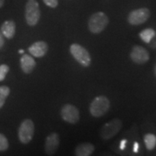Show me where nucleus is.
I'll list each match as a JSON object with an SVG mask.
<instances>
[{
    "mask_svg": "<svg viewBox=\"0 0 156 156\" xmlns=\"http://www.w3.org/2000/svg\"><path fill=\"white\" fill-rule=\"evenodd\" d=\"M109 23L108 17L103 12H97L90 17L88 29L92 34H98L106 29Z\"/></svg>",
    "mask_w": 156,
    "mask_h": 156,
    "instance_id": "obj_1",
    "label": "nucleus"
},
{
    "mask_svg": "<svg viewBox=\"0 0 156 156\" xmlns=\"http://www.w3.org/2000/svg\"><path fill=\"white\" fill-rule=\"evenodd\" d=\"M111 103L105 95H99L93 100L90 105L89 110L93 116L99 118L106 114L110 108Z\"/></svg>",
    "mask_w": 156,
    "mask_h": 156,
    "instance_id": "obj_2",
    "label": "nucleus"
},
{
    "mask_svg": "<svg viewBox=\"0 0 156 156\" xmlns=\"http://www.w3.org/2000/svg\"><path fill=\"white\" fill-rule=\"evenodd\" d=\"M25 16L28 25L35 26L38 24L41 17V10L37 0H28L25 5Z\"/></svg>",
    "mask_w": 156,
    "mask_h": 156,
    "instance_id": "obj_3",
    "label": "nucleus"
},
{
    "mask_svg": "<svg viewBox=\"0 0 156 156\" xmlns=\"http://www.w3.org/2000/svg\"><path fill=\"white\" fill-rule=\"evenodd\" d=\"M69 51L74 58L83 67H87L91 64V57L86 48L78 44H73L69 47Z\"/></svg>",
    "mask_w": 156,
    "mask_h": 156,
    "instance_id": "obj_4",
    "label": "nucleus"
},
{
    "mask_svg": "<svg viewBox=\"0 0 156 156\" xmlns=\"http://www.w3.org/2000/svg\"><path fill=\"white\" fill-rule=\"evenodd\" d=\"M122 122L119 119H114L106 123L101 128L100 136L103 140H108L116 136L122 128Z\"/></svg>",
    "mask_w": 156,
    "mask_h": 156,
    "instance_id": "obj_5",
    "label": "nucleus"
},
{
    "mask_svg": "<svg viewBox=\"0 0 156 156\" xmlns=\"http://www.w3.org/2000/svg\"><path fill=\"white\" fill-rule=\"evenodd\" d=\"M35 126L32 120L27 119L21 123L18 130V137L23 144H28L34 135Z\"/></svg>",
    "mask_w": 156,
    "mask_h": 156,
    "instance_id": "obj_6",
    "label": "nucleus"
},
{
    "mask_svg": "<svg viewBox=\"0 0 156 156\" xmlns=\"http://www.w3.org/2000/svg\"><path fill=\"white\" fill-rule=\"evenodd\" d=\"M151 16V11L146 7L132 10L128 15L127 21L132 25H140L145 23Z\"/></svg>",
    "mask_w": 156,
    "mask_h": 156,
    "instance_id": "obj_7",
    "label": "nucleus"
},
{
    "mask_svg": "<svg viewBox=\"0 0 156 156\" xmlns=\"http://www.w3.org/2000/svg\"><path fill=\"white\" fill-rule=\"evenodd\" d=\"M62 119L71 124H75L80 120V112L75 106L65 104L61 109Z\"/></svg>",
    "mask_w": 156,
    "mask_h": 156,
    "instance_id": "obj_8",
    "label": "nucleus"
},
{
    "mask_svg": "<svg viewBox=\"0 0 156 156\" xmlns=\"http://www.w3.org/2000/svg\"><path fill=\"white\" fill-rule=\"evenodd\" d=\"M130 58L132 61L137 64L147 63L150 59V54L147 49L141 46H134L130 53Z\"/></svg>",
    "mask_w": 156,
    "mask_h": 156,
    "instance_id": "obj_9",
    "label": "nucleus"
},
{
    "mask_svg": "<svg viewBox=\"0 0 156 156\" xmlns=\"http://www.w3.org/2000/svg\"><path fill=\"white\" fill-rule=\"evenodd\" d=\"M59 136L56 132L50 134L46 139L45 152L48 155H53L57 151L59 146Z\"/></svg>",
    "mask_w": 156,
    "mask_h": 156,
    "instance_id": "obj_10",
    "label": "nucleus"
},
{
    "mask_svg": "<svg viewBox=\"0 0 156 156\" xmlns=\"http://www.w3.org/2000/svg\"><path fill=\"white\" fill-rule=\"evenodd\" d=\"M48 44L44 41H37L33 44L28 48V51L31 55L35 57H43L48 52Z\"/></svg>",
    "mask_w": 156,
    "mask_h": 156,
    "instance_id": "obj_11",
    "label": "nucleus"
},
{
    "mask_svg": "<svg viewBox=\"0 0 156 156\" xmlns=\"http://www.w3.org/2000/svg\"><path fill=\"white\" fill-rule=\"evenodd\" d=\"M21 69L25 74H30L36 67V63L34 58L28 54H24L20 58Z\"/></svg>",
    "mask_w": 156,
    "mask_h": 156,
    "instance_id": "obj_12",
    "label": "nucleus"
},
{
    "mask_svg": "<svg viewBox=\"0 0 156 156\" xmlns=\"http://www.w3.org/2000/svg\"><path fill=\"white\" fill-rule=\"evenodd\" d=\"M95 147L92 143L84 142L76 147L75 154L77 156H90L94 153Z\"/></svg>",
    "mask_w": 156,
    "mask_h": 156,
    "instance_id": "obj_13",
    "label": "nucleus"
},
{
    "mask_svg": "<svg viewBox=\"0 0 156 156\" xmlns=\"http://www.w3.org/2000/svg\"><path fill=\"white\" fill-rule=\"evenodd\" d=\"M16 31V25L13 20H6L1 26V32L7 38L11 39L14 37Z\"/></svg>",
    "mask_w": 156,
    "mask_h": 156,
    "instance_id": "obj_14",
    "label": "nucleus"
},
{
    "mask_svg": "<svg viewBox=\"0 0 156 156\" xmlns=\"http://www.w3.org/2000/svg\"><path fill=\"white\" fill-rule=\"evenodd\" d=\"M156 35L155 31L152 28H147L143 30L140 33L139 36L140 38L144 42L146 43V44H149L151 42V41L154 38Z\"/></svg>",
    "mask_w": 156,
    "mask_h": 156,
    "instance_id": "obj_15",
    "label": "nucleus"
},
{
    "mask_svg": "<svg viewBox=\"0 0 156 156\" xmlns=\"http://www.w3.org/2000/svg\"><path fill=\"white\" fill-rule=\"evenodd\" d=\"M144 142L148 151H153L156 146V136L153 134H147L144 136Z\"/></svg>",
    "mask_w": 156,
    "mask_h": 156,
    "instance_id": "obj_16",
    "label": "nucleus"
},
{
    "mask_svg": "<svg viewBox=\"0 0 156 156\" xmlns=\"http://www.w3.org/2000/svg\"><path fill=\"white\" fill-rule=\"evenodd\" d=\"M9 92H10V90L7 86H0V108L5 104Z\"/></svg>",
    "mask_w": 156,
    "mask_h": 156,
    "instance_id": "obj_17",
    "label": "nucleus"
},
{
    "mask_svg": "<svg viewBox=\"0 0 156 156\" xmlns=\"http://www.w3.org/2000/svg\"><path fill=\"white\" fill-rule=\"evenodd\" d=\"M9 147L8 140L2 134H0V151H5Z\"/></svg>",
    "mask_w": 156,
    "mask_h": 156,
    "instance_id": "obj_18",
    "label": "nucleus"
},
{
    "mask_svg": "<svg viewBox=\"0 0 156 156\" xmlns=\"http://www.w3.org/2000/svg\"><path fill=\"white\" fill-rule=\"evenodd\" d=\"M9 70V67L7 64H2L0 65V81H3L6 77Z\"/></svg>",
    "mask_w": 156,
    "mask_h": 156,
    "instance_id": "obj_19",
    "label": "nucleus"
},
{
    "mask_svg": "<svg viewBox=\"0 0 156 156\" xmlns=\"http://www.w3.org/2000/svg\"><path fill=\"white\" fill-rule=\"evenodd\" d=\"M45 5L51 8H56L58 5V0H43Z\"/></svg>",
    "mask_w": 156,
    "mask_h": 156,
    "instance_id": "obj_20",
    "label": "nucleus"
},
{
    "mask_svg": "<svg viewBox=\"0 0 156 156\" xmlns=\"http://www.w3.org/2000/svg\"><path fill=\"white\" fill-rule=\"evenodd\" d=\"M148 44L150 45V46H151V48H156V35L154 36V38L152 39L151 42H150Z\"/></svg>",
    "mask_w": 156,
    "mask_h": 156,
    "instance_id": "obj_21",
    "label": "nucleus"
},
{
    "mask_svg": "<svg viewBox=\"0 0 156 156\" xmlns=\"http://www.w3.org/2000/svg\"><path fill=\"white\" fill-rule=\"evenodd\" d=\"M4 44H5V38H4L2 33L0 31V48L3 47Z\"/></svg>",
    "mask_w": 156,
    "mask_h": 156,
    "instance_id": "obj_22",
    "label": "nucleus"
},
{
    "mask_svg": "<svg viewBox=\"0 0 156 156\" xmlns=\"http://www.w3.org/2000/svg\"><path fill=\"white\" fill-rule=\"evenodd\" d=\"M138 148H139V144H138L137 142H135L134 145V153H137Z\"/></svg>",
    "mask_w": 156,
    "mask_h": 156,
    "instance_id": "obj_23",
    "label": "nucleus"
},
{
    "mask_svg": "<svg viewBox=\"0 0 156 156\" xmlns=\"http://www.w3.org/2000/svg\"><path fill=\"white\" fill-rule=\"evenodd\" d=\"M125 143H126V140L122 141V142H121V145H120L121 149H124V148L125 147Z\"/></svg>",
    "mask_w": 156,
    "mask_h": 156,
    "instance_id": "obj_24",
    "label": "nucleus"
},
{
    "mask_svg": "<svg viewBox=\"0 0 156 156\" xmlns=\"http://www.w3.org/2000/svg\"><path fill=\"white\" fill-rule=\"evenodd\" d=\"M5 0H0V8L3 7L4 4H5Z\"/></svg>",
    "mask_w": 156,
    "mask_h": 156,
    "instance_id": "obj_25",
    "label": "nucleus"
},
{
    "mask_svg": "<svg viewBox=\"0 0 156 156\" xmlns=\"http://www.w3.org/2000/svg\"><path fill=\"white\" fill-rule=\"evenodd\" d=\"M19 53H20V54H23V53H24V50L20 49V50L19 51Z\"/></svg>",
    "mask_w": 156,
    "mask_h": 156,
    "instance_id": "obj_26",
    "label": "nucleus"
},
{
    "mask_svg": "<svg viewBox=\"0 0 156 156\" xmlns=\"http://www.w3.org/2000/svg\"><path fill=\"white\" fill-rule=\"evenodd\" d=\"M154 73H155V77H156V64H155V69H154Z\"/></svg>",
    "mask_w": 156,
    "mask_h": 156,
    "instance_id": "obj_27",
    "label": "nucleus"
}]
</instances>
